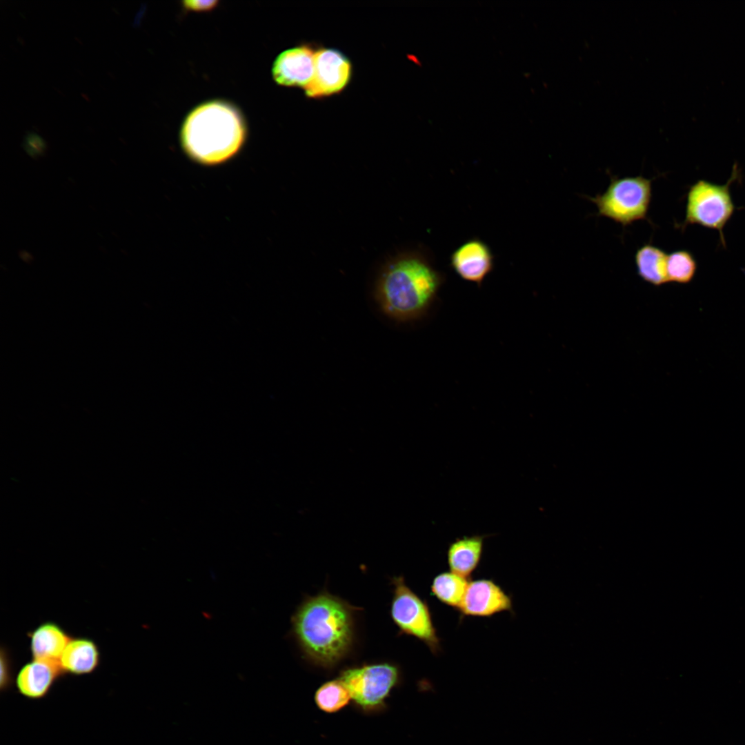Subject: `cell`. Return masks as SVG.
I'll list each match as a JSON object with an SVG mask.
<instances>
[{
	"mask_svg": "<svg viewBox=\"0 0 745 745\" xmlns=\"http://www.w3.org/2000/svg\"><path fill=\"white\" fill-rule=\"evenodd\" d=\"M294 634L305 655L330 668L350 650L354 635L353 608L327 593L305 600L292 617Z\"/></svg>",
	"mask_w": 745,
	"mask_h": 745,
	"instance_id": "6da1fadb",
	"label": "cell"
},
{
	"mask_svg": "<svg viewBox=\"0 0 745 745\" xmlns=\"http://www.w3.org/2000/svg\"><path fill=\"white\" fill-rule=\"evenodd\" d=\"M246 137L247 128L240 110L228 101L212 100L196 106L186 116L180 143L191 160L210 166L235 156Z\"/></svg>",
	"mask_w": 745,
	"mask_h": 745,
	"instance_id": "7a4b0ae2",
	"label": "cell"
},
{
	"mask_svg": "<svg viewBox=\"0 0 745 745\" xmlns=\"http://www.w3.org/2000/svg\"><path fill=\"white\" fill-rule=\"evenodd\" d=\"M443 276L419 255H407L388 267L377 287L383 310L399 320L421 317L430 309L443 283Z\"/></svg>",
	"mask_w": 745,
	"mask_h": 745,
	"instance_id": "3957f363",
	"label": "cell"
},
{
	"mask_svg": "<svg viewBox=\"0 0 745 745\" xmlns=\"http://www.w3.org/2000/svg\"><path fill=\"white\" fill-rule=\"evenodd\" d=\"M739 173L735 164L732 174L725 184L699 179L691 185L686 195L685 218L678 225L679 228L684 231L687 226L695 224L715 230L719 232L722 246L725 247L724 228L736 208L731 186L739 178Z\"/></svg>",
	"mask_w": 745,
	"mask_h": 745,
	"instance_id": "277c9868",
	"label": "cell"
},
{
	"mask_svg": "<svg viewBox=\"0 0 745 745\" xmlns=\"http://www.w3.org/2000/svg\"><path fill=\"white\" fill-rule=\"evenodd\" d=\"M587 197L595 204L598 216L607 217L626 227L636 221L648 219L652 179L642 175L611 177L605 192L594 197Z\"/></svg>",
	"mask_w": 745,
	"mask_h": 745,
	"instance_id": "5b68a950",
	"label": "cell"
},
{
	"mask_svg": "<svg viewBox=\"0 0 745 745\" xmlns=\"http://www.w3.org/2000/svg\"><path fill=\"white\" fill-rule=\"evenodd\" d=\"M394 593L391 617L401 632L415 637L434 655L441 650L440 639L433 622L430 608L405 583L403 577L393 578Z\"/></svg>",
	"mask_w": 745,
	"mask_h": 745,
	"instance_id": "8992f818",
	"label": "cell"
},
{
	"mask_svg": "<svg viewBox=\"0 0 745 745\" xmlns=\"http://www.w3.org/2000/svg\"><path fill=\"white\" fill-rule=\"evenodd\" d=\"M339 679L351 699L365 711L381 708L399 679V668L391 664L364 665L343 670Z\"/></svg>",
	"mask_w": 745,
	"mask_h": 745,
	"instance_id": "52a82bcc",
	"label": "cell"
},
{
	"mask_svg": "<svg viewBox=\"0 0 745 745\" xmlns=\"http://www.w3.org/2000/svg\"><path fill=\"white\" fill-rule=\"evenodd\" d=\"M351 76V63L340 51L320 49L315 54V72L304 88L308 97L319 98L341 92Z\"/></svg>",
	"mask_w": 745,
	"mask_h": 745,
	"instance_id": "ba28073f",
	"label": "cell"
},
{
	"mask_svg": "<svg viewBox=\"0 0 745 745\" xmlns=\"http://www.w3.org/2000/svg\"><path fill=\"white\" fill-rule=\"evenodd\" d=\"M461 617H488L504 611L513 612V602L508 595L493 580L479 579L469 581L457 610Z\"/></svg>",
	"mask_w": 745,
	"mask_h": 745,
	"instance_id": "9c48e42d",
	"label": "cell"
},
{
	"mask_svg": "<svg viewBox=\"0 0 745 745\" xmlns=\"http://www.w3.org/2000/svg\"><path fill=\"white\" fill-rule=\"evenodd\" d=\"M494 259L487 244L479 239H472L453 252L450 265L462 279L481 287L494 268Z\"/></svg>",
	"mask_w": 745,
	"mask_h": 745,
	"instance_id": "30bf717a",
	"label": "cell"
},
{
	"mask_svg": "<svg viewBox=\"0 0 745 745\" xmlns=\"http://www.w3.org/2000/svg\"><path fill=\"white\" fill-rule=\"evenodd\" d=\"M315 51L308 46L284 50L275 60L272 74L281 86L305 88L312 81L315 72Z\"/></svg>",
	"mask_w": 745,
	"mask_h": 745,
	"instance_id": "8fae6325",
	"label": "cell"
},
{
	"mask_svg": "<svg viewBox=\"0 0 745 745\" xmlns=\"http://www.w3.org/2000/svg\"><path fill=\"white\" fill-rule=\"evenodd\" d=\"M62 674L59 662L32 659L19 670L16 686L22 695L30 699H40L48 694Z\"/></svg>",
	"mask_w": 745,
	"mask_h": 745,
	"instance_id": "7c38bea8",
	"label": "cell"
},
{
	"mask_svg": "<svg viewBox=\"0 0 745 745\" xmlns=\"http://www.w3.org/2000/svg\"><path fill=\"white\" fill-rule=\"evenodd\" d=\"M485 537L479 535L464 536L452 542L446 553L450 571L470 578L481 561Z\"/></svg>",
	"mask_w": 745,
	"mask_h": 745,
	"instance_id": "4fadbf2b",
	"label": "cell"
},
{
	"mask_svg": "<svg viewBox=\"0 0 745 745\" xmlns=\"http://www.w3.org/2000/svg\"><path fill=\"white\" fill-rule=\"evenodd\" d=\"M99 659V648L92 640L76 638L70 639L59 662L63 673L81 675L92 673Z\"/></svg>",
	"mask_w": 745,
	"mask_h": 745,
	"instance_id": "5bb4252c",
	"label": "cell"
},
{
	"mask_svg": "<svg viewBox=\"0 0 745 745\" xmlns=\"http://www.w3.org/2000/svg\"><path fill=\"white\" fill-rule=\"evenodd\" d=\"M30 651L32 659L59 662L70 637L58 624L45 622L30 634Z\"/></svg>",
	"mask_w": 745,
	"mask_h": 745,
	"instance_id": "9a60e30c",
	"label": "cell"
},
{
	"mask_svg": "<svg viewBox=\"0 0 745 745\" xmlns=\"http://www.w3.org/2000/svg\"><path fill=\"white\" fill-rule=\"evenodd\" d=\"M667 255L664 250L653 244L647 243L642 246L635 254L638 275L654 286L668 282L666 273Z\"/></svg>",
	"mask_w": 745,
	"mask_h": 745,
	"instance_id": "2e32d148",
	"label": "cell"
},
{
	"mask_svg": "<svg viewBox=\"0 0 745 745\" xmlns=\"http://www.w3.org/2000/svg\"><path fill=\"white\" fill-rule=\"evenodd\" d=\"M468 579L451 571L437 575L430 585V593L442 604L459 610L464 597Z\"/></svg>",
	"mask_w": 745,
	"mask_h": 745,
	"instance_id": "e0dca14e",
	"label": "cell"
},
{
	"mask_svg": "<svg viewBox=\"0 0 745 745\" xmlns=\"http://www.w3.org/2000/svg\"><path fill=\"white\" fill-rule=\"evenodd\" d=\"M350 699L347 687L339 678L324 683L315 695V701L318 708L329 713L342 709L349 703Z\"/></svg>",
	"mask_w": 745,
	"mask_h": 745,
	"instance_id": "ac0fdd59",
	"label": "cell"
},
{
	"mask_svg": "<svg viewBox=\"0 0 745 745\" xmlns=\"http://www.w3.org/2000/svg\"><path fill=\"white\" fill-rule=\"evenodd\" d=\"M697 268L693 255L686 250L673 251L667 255L666 273L668 282L689 283Z\"/></svg>",
	"mask_w": 745,
	"mask_h": 745,
	"instance_id": "d6986e66",
	"label": "cell"
},
{
	"mask_svg": "<svg viewBox=\"0 0 745 745\" xmlns=\"http://www.w3.org/2000/svg\"><path fill=\"white\" fill-rule=\"evenodd\" d=\"M219 1L214 0H187L182 2L183 8L187 11L206 12L215 8Z\"/></svg>",
	"mask_w": 745,
	"mask_h": 745,
	"instance_id": "ffe728a7",
	"label": "cell"
}]
</instances>
